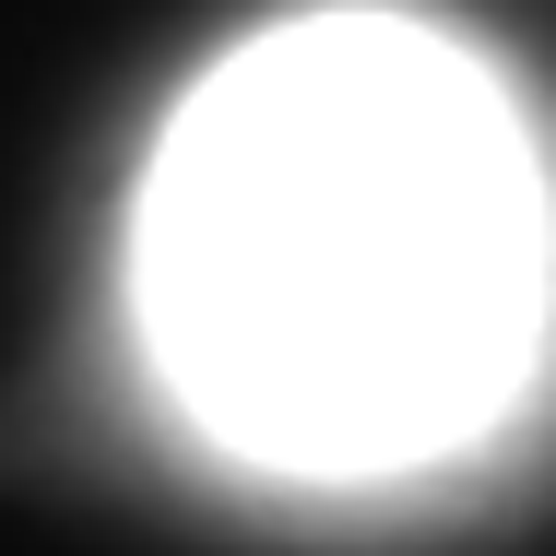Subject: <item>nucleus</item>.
Masks as SVG:
<instances>
[{"label":"nucleus","mask_w":556,"mask_h":556,"mask_svg":"<svg viewBox=\"0 0 556 556\" xmlns=\"http://www.w3.org/2000/svg\"><path fill=\"white\" fill-rule=\"evenodd\" d=\"M130 332L166 403L249 473H427L545 367V130L509 72L415 0L273 12L142 154Z\"/></svg>","instance_id":"f257e3e1"}]
</instances>
